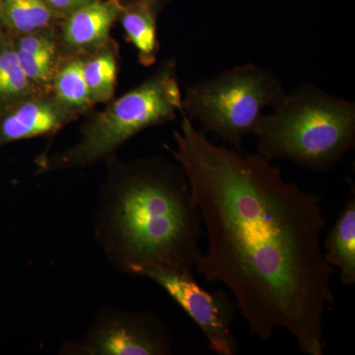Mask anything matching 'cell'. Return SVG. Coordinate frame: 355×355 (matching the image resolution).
<instances>
[{
	"label": "cell",
	"mask_w": 355,
	"mask_h": 355,
	"mask_svg": "<svg viewBox=\"0 0 355 355\" xmlns=\"http://www.w3.org/2000/svg\"><path fill=\"white\" fill-rule=\"evenodd\" d=\"M176 147L207 233L196 272L230 289L252 335L284 329L307 355L324 354V317L335 304L336 268L321 248L319 196L282 177L260 153L217 146L183 113Z\"/></svg>",
	"instance_id": "6da1fadb"
},
{
	"label": "cell",
	"mask_w": 355,
	"mask_h": 355,
	"mask_svg": "<svg viewBox=\"0 0 355 355\" xmlns=\"http://www.w3.org/2000/svg\"><path fill=\"white\" fill-rule=\"evenodd\" d=\"M109 160L94 234L110 263L137 277L154 268L195 275L203 223L183 168L161 157Z\"/></svg>",
	"instance_id": "7a4b0ae2"
},
{
	"label": "cell",
	"mask_w": 355,
	"mask_h": 355,
	"mask_svg": "<svg viewBox=\"0 0 355 355\" xmlns=\"http://www.w3.org/2000/svg\"><path fill=\"white\" fill-rule=\"evenodd\" d=\"M259 153L327 172L355 146L354 102L306 83L294 89L254 130Z\"/></svg>",
	"instance_id": "3957f363"
},
{
	"label": "cell",
	"mask_w": 355,
	"mask_h": 355,
	"mask_svg": "<svg viewBox=\"0 0 355 355\" xmlns=\"http://www.w3.org/2000/svg\"><path fill=\"white\" fill-rule=\"evenodd\" d=\"M177 64L169 60L153 76L95 114L81 132L76 146L49 159L44 169L83 167L112 157L137 133L174 120L181 112Z\"/></svg>",
	"instance_id": "277c9868"
},
{
	"label": "cell",
	"mask_w": 355,
	"mask_h": 355,
	"mask_svg": "<svg viewBox=\"0 0 355 355\" xmlns=\"http://www.w3.org/2000/svg\"><path fill=\"white\" fill-rule=\"evenodd\" d=\"M286 95L272 71L247 64L188 86L181 111L200 132L216 133L243 153V139L254 133L263 110L277 109Z\"/></svg>",
	"instance_id": "5b68a950"
},
{
	"label": "cell",
	"mask_w": 355,
	"mask_h": 355,
	"mask_svg": "<svg viewBox=\"0 0 355 355\" xmlns=\"http://www.w3.org/2000/svg\"><path fill=\"white\" fill-rule=\"evenodd\" d=\"M73 355L172 354L169 331L153 313L109 308L99 313L79 342L64 343Z\"/></svg>",
	"instance_id": "8992f818"
},
{
	"label": "cell",
	"mask_w": 355,
	"mask_h": 355,
	"mask_svg": "<svg viewBox=\"0 0 355 355\" xmlns=\"http://www.w3.org/2000/svg\"><path fill=\"white\" fill-rule=\"evenodd\" d=\"M141 277L153 280L183 308L198 324L210 349L219 355H236L239 345L232 331L234 301L222 291H209L198 284L193 273L171 268H149Z\"/></svg>",
	"instance_id": "52a82bcc"
},
{
	"label": "cell",
	"mask_w": 355,
	"mask_h": 355,
	"mask_svg": "<svg viewBox=\"0 0 355 355\" xmlns=\"http://www.w3.org/2000/svg\"><path fill=\"white\" fill-rule=\"evenodd\" d=\"M67 109L57 100L23 103L0 123V140L14 141L57 132L67 121Z\"/></svg>",
	"instance_id": "ba28073f"
},
{
	"label": "cell",
	"mask_w": 355,
	"mask_h": 355,
	"mask_svg": "<svg viewBox=\"0 0 355 355\" xmlns=\"http://www.w3.org/2000/svg\"><path fill=\"white\" fill-rule=\"evenodd\" d=\"M121 6L116 0H91L67 16L64 41L72 49L98 46L108 38L110 30L120 17Z\"/></svg>",
	"instance_id": "9c48e42d"
},
{
	"label": "cell",
	"mask_w": 355,
	"mask_h": 355,
	"mask_svg": "<svg viewBox=\"0 0 355 355\" xmlns=\"http://www.w3.org/2000/svg\"><path fill=\"white\" fill-rule=\"evenodd\" d=\"M163 0H132L121 7L120 17L125 36L137 49L140 64H155L159 50L157 17Z\"/></svg>",
	"instance_id": "30bf717a"
},
{
	"label": "cell",
	"mask_w": 355,
	"mask_h": 355,
	"mask_svg": "<svg viewBox=\"0 0 355 355\" xmlns=\"http://www.w3.org/2000/svg\"><path fill=\"white\" fill-rule=\"evenodd\" d=\"M324 260L340 270V279L345 286L355 284V198L347 203L338 221L324 241Z\"/></svg>",
	"instance_id": "8fae6325"
},
{
	"label": "cell",
	"mask_w": 355,
	"mask_h": 355,
	"mask_svg": "<svg viewBox=\"0 0 355 355\" xmlns=\"http://www.w3.org/2000/svg\"><path fill=\"white\" fill-rule=\"evenodd\" d=\"M58 17L42 0H0V20L13 31H41Z\"/></svg>",
	"instance_id": "7c38bea8"
},
{
	"label": "cell",
	"mask_w": 355,
	"mask_h": 355,
	"mask_svg": "<svg viewBox=\"0 0 355 355\" xmlns=\"http://www.w3.org/2000/svg\"><path fill=\"white\" fill-rule=\"evenodd\" d=\"M55 100L67 110H83L93 104L85 77L83 60H72L53 78Z\"/></svg>",
	"instance_id": "4fadbf2b"
},
{
	"label": "cell",
	"mask_w": 355,
	"mask_h": 355,
	"mask_svg": "<svg viewBox=\"0 0 355 355\" xmlns=\"http://www.w3.org/2000/svg\"><path fill=\"white\" fill-rule=\"evenodd\" d=\"M83 73L92 102L109 101L116 81V60L112 51H103L83 62Z\"/></svg>",
	"instance_id": "5bb4252c"
},
{
	"label": "cell",
	"mask_w": 355,
	"mask_h": 355,
	"mask_svg": "<svg viewBox=\"0 0 355 355\" xmlns=\"http://www.w3.org/2000/svg\"><path fill=\"white\" fill-rule=\"evenodd\" d=\"M30 88L31 83L21 67L15 48L3 49L0 51V99L22 97Z\"/></svg>",
	"instance_id": "9a60e30c"
},
{
	"label": "cell",
	"mask_w": 355,
	"mask_h": 355,
	"mask_svg": "<svg viewBox=\"0 0 355 355\" xmlns=\"http://www.w3.org/2000/svg\"><path fill=\"white\" fill-rule=\"evenodd\" d=\"M21 67L30 83H50L55 78V55H37L15 49Z\"/></svg>",
	"instance_id": "2e32d148"
},
{
	"label": "cell",
	"mask_w": 355,
	"mask_h": 355,
	"mask_svg": "<svg viewBox=\"0 0 355 355\" xmlns=\"http://www.w3.org/2000/svg\"><path fill=\"white\" fill-rule=\"evenodd\" d=\"M35 33L23 35L15 49L37 55H55V42L46 35Z\"/></svg>",
	"instance_id": "e0dca14e"
},
{
	"label": "cell",
	"mask_w": 355,
	"mask_h": 355,
	"mask_svg": "<svg viewBox=\"0 0 355 355\" xmlns=\"http://www.w3.org/2000/svg\"><path fill=\"white\" fill-rule=\"evenodd\" d=\"M58 16H65L91 0H42Z\"/></svg>",
	"instance_id": "ac0fdd59"
},
{
	"label": "cell",
	"mask_w": 355,
	"mask_h": 355,
	"mask_svg": "<svg viewBox=\"0 0 355 355\" xmlns=\"http://www.w3.org/2000/svg\"><path fill=\"white\" fill-rule=\"evenodd\" d=\"M1 23H2V22H1V20H0V24H1Z\"/></svg>",
	"instance_id": "d6986e66"
}]
</instances>
